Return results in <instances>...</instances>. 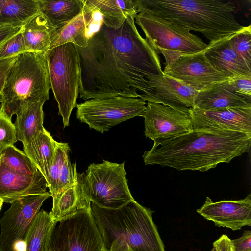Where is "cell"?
Wrapping results in <instances>:
<instances>
[{"mask_svg": "<svg viewBox=\"0 0 251 251\" xmlns=\"http://www.w3.org/2000/svg\"><path fill=\"white\" fill-rule=\"evenodd\" d=\"M135 17L117 29L103 23L86 48L76 46L80 63V97L83 100L116 96L149 102L154 90L148 77L160 75L159 54L138 31Z\"/></svg>", "mask_w": 251, "mask_h": 251, "instance_id": "cell-1", "label": "cell"}, {"mask_svg": "<svg viewBox=\"0 0 251 251\" xmlns=\"http://www.w3.org/2000/svg\"><path fill=\"white\" fill-rule=\"evenodd\" d=\"M251 145V134L193 128L176 137L154 141L142 157L145 165L206 172L249 152Z\"/></svg>", "mask_w": 251, "mask_h": 251, "instance_id": "cell-2", "label": "cell"}, {"mask_svg": "<svg viewBox=\"0 0 251 251\" xmlns=\"http://www.w3.org/2000/svg\"><path fill=\"white\" fill-rule=\"evenodd\" d=\"M138 13L147 11L202 34L210 43L237 33L245 26L236 20L235 7L221 0H134Z\"/></svg>", "mask_w": 251, "mask_h": 251, "instance_id": "cell-3", "label": "cell"}, {"mask_svg": "<svg viewBox=\"0 0 251 251\" xmlns=\"http://www.w3.org/2000/svg\"><path fill=\"white\" fill-rule=\"evenodd\" d=\"M90 210L107 251H165L153 211L135 200L115 209L91 202Z\"/></svg>", "mask_w": 251, "mask_h": 251, "instance_id": "cell-4", "label": "cell"}, {"mask_svg": "<svg viewBox=\"0 0 251 251\" xmlns=\"http://www.w3.org/2000/svg\"><path fill=\"white\" fill-rule=\"evenodd\" d=\"M51 89L49 68L44 55L25 52L17 56L0 94V109L10 119L26 106L45 103Z\"/></svg>", "mask_w": 251, "mask_h": 251, "instance_id": "cell-5", "label": "cell"}, {"mask_svg": "<svg viewBox=\"0 0 251 251\" xmlns=\"http://www.w3.org/2000/svg\"><path fill=\"white\" fill-rule=\"evenodd\" d=\"M125 162L92 163L78 180L86 198L98 206L115 209L134 200L128 188Z\"/></svg>", "mask_w": 251, "mask_h": 251, "instance_id": "cell-6", "label": "cell"}, {"mask_svg": "<svg viewBox=\"0 0 251 251\" xmlns=\"http://www.w3.org/2000/svg\"><path fill=\"white\" fill-rule=\"evenodd\" d=\"M45 57L51 89L65 128L69 125L71 112L77 105L80 75L79 55L75 46L68 43L50 49Z\"/></svg>", "mask_w": 251, "mask_h": 251, "instance_id": "cell-7", "label": "cell"}, {"mask_svg": "<svg viewBox=\"0 0 251 251\" xmlns=\"http://www.w3.org/2000/svg\"><path fill=\"white\" fill-rule=\"evenodd\" d=\"M134 20L158 54L162 51L193 54L207 47L208 44L187 28L149 12L140 11Z\"/></svg>", "mask_w": 251, "mask_h": 251, "instance_id": "cell-8", "label": "cell"}, {"mask_svg": "<svg viewBox=\"0 0 251 251\" xmlns=\"http://www.w3.org/2000/svg\"><path fill=\"white\" fill-rule=\"evenodd\" d=\"M58 222L50 251H107L90 208L77 211Z\"/></svg>", "mask_w": 251, "mask_h": 251, "instance_id": "cell-9", "label": "cell"}, {"mask_svg": "<svg viewBox=\"0 0 251 251\" xmlns=\"http://www.w3.org/2000/svg\"><path fill=\"white\" fill-rule=\"evenodd\" d=\"M146 101L116 96L92 99L77 105L76 118L91 129L102 133L122 122L141 115Z\"/></svg>", "mask_w": 251, "mask_h": 251, "instance_id": "cell-10", "label": "cell"}, {"mask_svg": "<svg viewBox=\"0 0 251 251\" xmlns=\"http://www.w3.org/2000/svg\"><path fill=\"white\" fill-rule=\"evenodd\" d=\"M50 196L49 192H47L25 196L11 203L10 208L0 219V251H13L17 241H25L33 219L43 202Z\"/></svg>", "mask_w": 251, "mask_h": 251, "instance_id": "cell-11", "label": "cell"}, {"mask_svg": "<svg viewBox=\"0 0 251 251\" xmlns=\"http://www.w3.org/2000/svg\"><path fill=\"white\" fill-rule=\"evenodd\" d=\"M163 72L198 91L230 78L212 66L203 50L179 56L165 65Z\"/></svg>", "mask_w": 251, "mask_h": 251, "instance_id": "cell-12", "label": "cell"}, {"mask_svg": "<svg viewBox=\"0 0 251 251\" xmlns=\"http://www.w3.org/2000/svg\"><path fill=\"white\" fill-rule=\"evenodd\" d=\"M140 116L144 118V135L153 141L176 137L193 129L189 113L160 103L148 102Z\"/></svg>", "mask_w": 251, "mask_h": 251, "instance_id": "cell-13", "label": "cell"}, {"mask_svg": "<svg viewBox=\"0 0 251 251\" xmlns=\"http://www.w3.org/2000/svg\"><path fill=\"white\" fill-rule=\"evenodd\" d=\"M197 213L218 227L238 230L251 225V194L238 200H223L214 202L207 197Z\"/></svg>", "mask_w": 251, "mask_h": 251, "instance_id": "cell-14", "label": "cell"}, {"mask_svg": "<svg viewBox=\"0 0 251 251\" xmlns=\"http://www.w3.org/2000/svg\"><path fill=\"white\" fill-rule=\"evenodd\" d=\"M193 128H210L251 134V107L189 110Z\"/></svg>", "mask_w": 251, "mask_h": 251, "instance_id": "cell-15", "label": "cell"}, {"mask_svg": "<svg viewBox=\"0 0 251 251\" xmlns=\"http://www.w3.org/2000/svg\"><path fill=\"white\" fill-rule=\"evenodd\" d=\"M149 85L154 90L149 102L160 103L189 114L194 108L198 91L164 72L148 77Z\"/></svg>", "mask_w": 251, "mask_h": 251, "instance_id": "cell-16", "label": "cell"}, {"mask_svg": "<svg viewBox=\"0 0 251 251\" xmlns=\"http://www.w3.org/2000/svg\"><path fill=\"white\" fill-rule=\"evenodd\" d=\"M47 182L40 172L34 176L21 174L8 167L0 158V198L11 203L25 196L47 192Z\"/></svg>", "mask_w": 251, "mask_h": 251, "instance_id": "cell-17", "label": "cell"}, {"mask_svg": "<svg viewBox=\"0 0 251 251\" xmlns=\"http://www.w3.org/2000/svg\"><path fill=\"white\" fill-rule=\"evenodd\" d=\"M102 24L101 14L85 5L83 11L81 14L62 28L56 30L50 49L68 43L80 48H86L89 39L93 35L91 31L92 27L97 29L94 26L100 27Z\"/></svg>", "mask_w": 251, "mask_h": 251, "instance_id": "cell-18", "label": "cell"}, {"mask_svg": "<svg viewBox=\"0 0 251 251\" xmlns=\"http://www.w3.org/2000/svg\"><path fill=\"white\" fill-rule=\"evenodd\" d=\"M228 80L211 84L198 91L194 108L214 110L251 107V101L236 93Z\"/></svg>", "mask_w": 251, "mask_h": 251, "instance_id": "cell-19", "label": "cell"}, {"mask_svg": "<svg viewBox=\"0 0 251 251\" xmlns=\"http://www.w3.org/2000/svg\"><path fill=\"white\" fill-rule=\"evenodd\" d=\"M234 34L209 43L203 50L212 66L230 78L251 74V71L240 60L231 44L230 38Z\"/></svg>", "mask_w": 251, "mask_h": 251, "instance_id": "cell-20", "label": "cell"}, {"mask_svg": "<svg viewBox=\"0 0 251 251\" xmlns=\"http://www.w3.org/2000/svg\"><path fill=\"white\" fill-rule=\"evenodd\" d=\"M21 33L28 52L45 56L50 49L56 29L49 20L40 13L21 27Z\"/></svg>", "mask_w": 251, "mask_h": 251, "instance_id": "cell-21", "label": "cell"}, {"mask_svg": "<svg viewBox=\"0 0 251 251\" xmlns=\"http://www.w3.org/2000/svg\"><path fill=\"white\" fill-rule=\"evenodd\" d=\"M85 5L99 11L102 23L113 29L119 28L128 17L135 18L138 14L134 0H85Z\"/></svg>", "mask_w": 251, "mask_h": 251, "instance_id": "cell-22", "label": "cell"}, {"mask_svg": "<svg viewBox=\"0 0 251 251\" xmlns=\"http://www.w3.org/2000/svg\"><path fill=\"white\" fill-rule=\"evenodd\" d=\"M55 142L50 133L45 128L29 144L23 146L24 153L44 176L48 186L50 181V171L55 152Z\"/></svg>", "mask_w": 251, "mask_h": 251, "instance_id": "cell-23", "label": "cell"}, {"mask_svg": "<svg viewBox=\"0 0 251 251\" xmlns=\"http://www.w3.org/2000/svg\"><path fill=\"white\" fill-rule=\"evenodd\" d=\"M39 10L56 30L64 27L81 14L85 0H37Z\"/></svg>", "mask_w": 251, "mask_h": 251, "instance_id": "cell-24", "label": "cell"}, {"mask_svg": "<svg viewBox=\"0 0 251 251\" xmlns=\"http://www.w3.org/2000/svg\"><path fill=\"white\" fill-rule=\"evenodd\" d=\"M44 103L37 102L30 104L16 115L14 123L17 141H20L25 146L45 128L43 124L44 112L43 106Z\"/></svg>", "mask_w": 251, "mask_h": 251, "instance_id": "cell-25", "label": "cell"}, {"mask_svg": "<svg viewBox=\"0 0 251 251\" xmlns=\"http://www.w3.org/2000/svg\"><path fill=\"white\" fill-rule=\"evenodd\" d=\"M53 199L52 208L49 212L56 221L77 211L90 208L91 202L83 194L78 180Z\"/></svg>", "mask_w": 251, "mask_h": 251, "instance_id": "cell-26", "label": "cell"}, {"mask_svg": "<svg viewBox=\"0 0 251 251\" xmlns=\"http://www.w3.org/2000/svg\"><path fill=\"white\" fill-rule=\"evenodd\" d=\"M40 13L37 0H0V25L21 27Z\"/></svg>", "mask_w": 251, "mask_h": 251, "instance_id": "cell-27", "label": "cell"}, {"mask_svg": "<svg viewBox=\"0 0 251 251\" xmlns=\"http://www.w3.org/2000/svg\"><path fill=\"white\" fill-rule=\"evenodd\" d=\"M57 223L49 213L43 209L39 211L26 236V251H50L51 236Z\"/></svg>", "mask_w": 251, "mask_h": 251, "instance_id": "cell-28", "label": "cell"}, {"mask_svg": "<svg viewBox=\"0 0 251 251\" xmlns=\"http://www.w3.org/2000/svg\"><path fill=\"white\" fill-rule=\"evenodd\" d=\"M0 158L8 167L21 174L34 176L40 172L31 160L14 145L1 150Z\"/></svg>", "mask_w": 251, "mask_h": 251, "instance_id": "cell-29", "label": "cell"}, {"mask_svg": "<svg viewBox=\"0 0 251 251\" xmlns=\"http://www.w3.org/2000/svg\"><path fill=\"white\" fill-rule=\"evenodd\" d=\"M70 151V148L68 143L56 141L54 155L50 171V181L48 186L52 199L58 193L62 167Z\"/></svg>", "mask_w": 251, "mask_h": 251, "instance_id": "cell-30", "label": "cell"}, {"mask_svg": "<svg viewBox=\"0 0 251 251\" xmlns=\"http://www.w3.org/2000/svg\"><path fill=\"white\" fill-rule=\"evenodd\" d=\"M251 25L230 38L231 44L242 62L251 71Z\"/></svg>", "mask_w": 251, "mask_h": 251, "instance_id": "cell-31", "label": "cell"}, {"mask_svg": "<svg viewBox=\"0 0 251 251\" xmlns=\"http://www.w3.org/2000/svg\"><path fill=\"white\" fill-rule=\"evenodd\" d=\"M28 52L24 42L21 29L0 46V60L17 57Z\"/></svg>", "mask_w": 251, "mask_h": 251, "instance_id": "cell-32", "label": "cell"}, {"mask_svg": "<svg viewBox=\"0 0 251 251\" xmlns=\"http://www.w3.org/2000/svg\"><path fill=\"white\" fill-rule=\"evenodd\" d=\"M16 131L14 124L0 109V151L17 142Z\"/></svg>", "mask_w": 251, "mask_h": 251, "instance_id": "cell-33", "label": "cell"}, {"mask_svg": "<svg viewBox=\"0 0 251 251\" xmlns=\"http://www.w3.org/2000/svg\"><path fill=\"white\" fill-rule=\"evenodd\" d=\"M78 174L76 163H75L72 165L69 155H67L62 167L59 179V191L57 194L63 192L75 184L78 179Z\"/></svg>", "mask_w": 251, "mask_h": 251, "instance_id": "cell-34", "label": "cell"}, {"mask_svg": "<svg viewBox=\"0 0 251 251\" xmlns=\"http://www.w3.org/2000/svg\"><path fill=\"white\" fill-rule=\"evenodd\" d=\"M228 81L236 93L251 101V74L231 78Z\"/></svg>", "mask_w": 251, "mask_h": 251, "instance_id": "cell-35", "label": "cell"}, {"mask_svg": "<svg viewBox=\"0 0 251 251\" xmlns=\"http://www.w3.org/2000/svg\"><path fill=\"white\" fill-rule=\"evenodd\" d=\"M231 242L233 251H251V231L245 230L240 238Z\"/></svg>", "mask_w": 251, "mask_h": 251, "instance_id": "cell-36", "label": "cell"}, {"mask_svg": "<svg viewBox=\"0 0 251 251\" xmlns=\"http://www.w3.org/2000/svg\"><path fill=\"white\" fill-rule=\"evenodd\" d=\"M16 57L0 60V94L4 87L8 74Z\"/></svg>", "mask_w": 251, "mask_h": 251, "instance_id": "cell-37", "label": "cell"}, {"mask_svg": "<svg viewBox=\"0 0 251 251\" xmlns=\"http://www.w3.org/2000/svg\"><path fill=\"white\" fill-rule=\"evenodd\" d=\"M217 251H233L231 239L225 234L222 236L213 244Z\"/></svg>", "mask_w": 251, "mask_h": 251, "instance_id": "cell-38", "label": "cell"}, {"mask_svg": "<svg viewBox=\"0 0 251 251\" xmlns=\"http://www.w3.org/2000/svg\"><path fill=\"white\" fill-rule=\"evenodd\" d=\"M21 27L0 25V46L7 39L18 32Z\"/></svg>", "mask_w": 251, "mask_h": 251, "instance_id": "cell-39", "label": "cell"}, {"mask_svg": "<svg viewBox=\"0 0 251 251\" xmlns=\"http://www.w3.org/2000/svg\"><path fill=\"white\" fill-rule=\"evenodd\" d=\"M26 245L25 241H17L13 246V251H26Z\"/></svg>", "mask_w": 251, "mask_h": 251, "instance_id": "cell-40", "label": "cell"}, {"mask_svg": "<svg viewBox=\"0 0 251 251\" xmlns=\"http://www.w3.org/2000/svg\"><path fill=\"white\" fill-rule=\"evenodd\" d=\"M3 202L4 201L2 199L0 198V212L1 211Z\"/></svg>", "mask_w": 251, "mask_h": 251, "instance_id": "cell-41", "label": "cell"}, {"mask_svg": "<svg viewBox=\"0 0 251 251\" xmlns=\"http://www.w3.org/2000/svg\"><path fill=\"white\" fill-rule=\"evenodd\" d=\"M210 251H217L216 247L214 246H213V248Z\"/></svg>", "mask_w": 251, "mask_h": 251, "instance_id": "cell-42", "label": "cell"}]
</instances>
